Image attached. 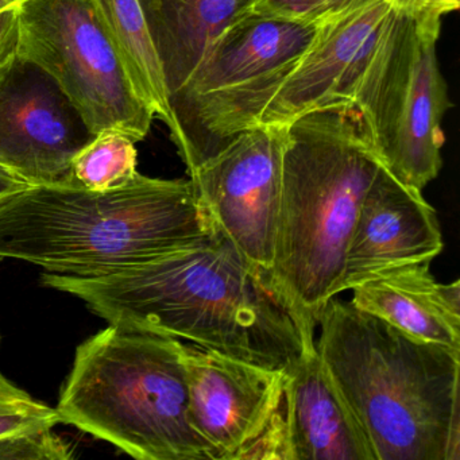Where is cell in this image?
<instances>
[{"label": "cell", "mask_w": 460, "mask_h": 460, "mask_svg": "<svg viewBox=\"0 0 460 460\" xmlns=\"http://www.w3.org/2000/svg\"><path fill=\"white\" fill-rule=\"evenodd\" d=\"M95 137L39 64L18 52L0 69V165L31 185H77L72 163Z\"/></svg>", "instance_id": "9c48e42d"}, {"label": "cell", "mask_w": 460, "mask_h": 460, "mask_svg": "<svg viewBox=\"0 0 460 460\" xmlns=\"http://www.w3.org/2000/svg\"><path fill=\"white\" fill-rule=\"evenodd\" d=\"M382 160L351 104L288 125L273 263L268 279L306 346L320 312L341 290L358 211Z\"/></svg>", "instance_id": "7a4b0ae2"}, {"label": "cell", "mask_w": 460, "mask_h": 460, "mask_svg": "<svg viewBox=\"0 0 460 460\" xmlns=\"http://www.w3.org/2000/svg\"><path fill=\"white\" fill-rule=\"evenodd\" d=\"M137 173L136 142L117 131L98 134L72 163L75 184L93 192L125 187Z\"/></svg>", "instance_id": "e0dca14e"}, {"label": "cell", "mask_w": 460, "mask_h": 460, "mask_svg": "<svg viewBox=\"0 0 460 460\" xmlns=\"http://www.w3.org/2000/svg\"><path fill=\"white\" fill-rule=\"evenodd\" d=\"M22 0H0V10L6 9V7L20 4Z\"/></svg>", "instance_id": "d4e9b609"}, {"label": "cell", "mask_w": 460, "mask_h": 460, "mask_svg": "<svg viewBox=\"0 0 460 460\" xmlns=\"http://www.w3.org/2000/svg\"><path fill=\"white\" fill-rule=\"evenodd\" d=\"M390 10L387 0H358L324 21L261 112L257 125L288 126L311 112L349 104L352 83Z\"/></svg>", "instance_id": "8fae6325"}, {"label": "cell", "mask_w": 460, "mask_h": 460, "mask_svg": "<svg viewBox=\"0 0 460 460\" xmlns=\"http://www.w3.org/2000/svg\"><path fill=\"white\" fill-rule=\"evenodd\" d=\"M288 126L255 125L190 172L199 203L249 262L273 263Z\"/></svg>", "instance_id": "ba28073f"}, {"label": "cell", "mask_w": 460, "mask_h": 460, "mask_svg": "<svg viewBox=\"0 0 460 460\" xmlns=\"http://www.w3.org/2000/svg\"><path fill=\"white\" fill-rule=\"evenodd\" d=\"M20 53L71 99L93 134L145 139L152 110L139 98L95 0H22Z\"/></svg>", "instance_id": "52a82bcc"}, {"label": "cell", "mask_w": 460, "mask_h": 460, "mask_svg": "<svg viewBox=\"0 0 460 460\" xmlns=\"http://www.w3.org/2000/svg\"><path fill=\"white\" fill-rule=\"evenodd\" d=\"M288 374L284 401L293 460H376L316 347L305 349Z\"/></svg>", "instance_id": "4fadbf2b"}, {"label": "cell", "mask_w": 460, "mask_h": 460, "mask_svg": "<svg viewBox=\"0 0 460 460\" xmlns=\"http://www.w3.org/2000/svg\"><path fill=\"white\" fill-rule=\"evenodd\" d=\"M171 98L198 71L220 34L252 0H138Z\"/></svg>", "instance_id": "9a60e30c"}, {"label": "cell", "mask_w": 460, "mask_h": 460, "mask_svg": "<svg viewBox=\"0 0 460 460\" xmlns=\"http://www.w3.org/2000/svg\"><path fill=\"white\" fill-rule=\"evenodd\" d=\"M441 18L392 7L349 93L382 163L420 192L443 166L441 123L451 107L438 60Z\"/></svg>", "instance_id": "8992f818"}, {"label": "cell", "mask_w": 460, "mask_h": 460, "mask_svg": "<svg viewBox=\"0 0 460 460\" xmlns=\"http://www.w3.org/2000/svg\"><path fill=\"white\" fill-rule=\"evenodd\" d=\"M211 228L190 180L137 173L109 192L31 185L0 200V260L26 261L47 273L101 276Z\"/></svg>", "instance_id": "277c9868"}, {"label": "cell", "mask_w": 460, "mask_h": 460, "mask_svg": "<svg viewBox=\"0 0 460 460\" xmlns=\"http://www.w3.org/2000/svg\"><path fill=\"white\" fill-rule=\"evenodd\" d=\"M31 187L25 179L18 176L14 172L7 169L6 166L0 165V200L21 192L26 188Z\"/></svg>", "instance_id": "7402d4cb"}, {"label": "cell", "mask_w": 460, "mask_h": 460, "mask_svg": "<svg viewBox=\"0 0 460 460\" xmlns=\"http://www.w3.org/2000/svg\"><path fill=\"white\" fill-rule=\"evenodd\" d=\"M72 457L68 444L53 428H37L0 438V460H66Z\"/></svg>", "instance_id": "d6986e66"}, {"label": "cell", "mask_w": 460, "mask_h": 460, "mask_svg": "<svg viewBox=\"0 0 460 460\" xmlns=\"http://www.w3.org/2000/svg\"><path fill=\"white\" fill-rule=\"evenodd\" d=\"M387 2L393 9L403 13H413L414 4H416V0H387Z\"/></svg>", "instance_id": "cb8c5ba5"}, {"label": "cell", "mask_w": 460, "mask_h": 460, "mask_svg": "<svg viewBox=\"0 0 460 460\" xmlns=\"http://www.w3.org/2000/svg\"><path fill=\"white\" fill-rule=\"evenodd\" d=\"M110 324L185 339L244 362L289 371L306 346L265 271L212 225L187 243L101 274L47 273Z\"/></svg>", "instance_id": "6da1fadb"}, {"label": "cell", "mask_w": 460, "mask_h": 460, "mask_svg": "<svg viewBox=\"0 0 460 460\" xmlns=\"http://www.w3.org/2000/svg\"><path fill=\"white\" fill-rule=\"evenodd\" d=\"M358 0H252L247 13L295 22H323Z\"/></svg>", "instance_id": "ffe728a7"}, {"label": "cell", "mask_w": 460, "mask_h": 460, "mask_svg": "<svg viewBox=\"0 0 460 460\" xmlns=\"http://www.w3.org/2000/svg\"><path fill=\"white\" fill-rule=\"evenodd\" d=\"M188 419L217 455L234 460L268 427L284 400L287 370L182 344Z\"/></svg>", "instance_id": "30bf717a"}, {"label": "cell", "mask_w": 460, "mask_h": 460, "mask_svg": "<svg viewBox=\"0 0 460 460\" xmlns=\"http://www.w3.org/2000/svg\"><path fill=\"white\" fill-rule=\"evenodd\" d=\"M20 4L0 10V69L20 52Z\"/></svg>", "instance_id": "44dd1931"}, {"label": "cell", "mask_w": 460, "mask_h": 460, "mask_svg": "<svg viewBox=\"0 0 460 460\" xmlns=\"http://www.w3.org/2000/svg\"><path fill=\"white\" fill-rule=\"evenodd\" d=\"M60 422L139 460H217L188 419L182 343L110 324L80 344L61 390Z\"/></svg>", "instance_id": "5b68a950"}, {"label": "cell", "mask_w": 460, "mask_h": 460, "mask_svg": "<svg viewBox=\"0 0 460 460\" xmlns=\"http://www.w3.org/2000/svg\"><path fill=\"white\" fill-rule=\"evenodd\" d=\"M460 0H416L413 13H435L444 15L456 12L459 9Z\"/></svg>", "instance_id": "603a6c76"}, {"label": "cell", "mask_w": 460, "mask_h": 460, "mask_svg": "<svg viewBox=\"0 0 460 460\" xmlns=\"http://www.w3.org/2000/svg\"><path fill=\"white\" fill-rule=\"evenodd\" d=\"M443 247L435 208L382 164L358 211L341 290L390 269L433 261Z\"/></svg>", "instance_id": "7c38bea8"}, {"label": "cell", "mask_w": 460, "mask_h": 460, "mask_svg": "<svg viewBox=\"0 0 460 460\" xmlns=\"http://www.w3.org/2000/svg\"><path fill=\"white\" fill-rule=\"evenodd\" d=\"M60 422L58 409L31 397L0 374V438Z\"/></svg>", "instance_id": "ac0fdd59"}, {"label": "cell", "mask_w": 460, "mask_h": 460, "mask_svg": "<svg viewBox=\"0 0 460 460\" xmlns=\"http://www.w3.org/2000/svg\"><path fill=\"white\" fill-rule=\"evenodd\" d=\"M430 263L376 274L352 288L351 303L419 341L460 351V281H436Z\"/></svg>", "instance_id": "5bb4252c"}, {"label": "cell", "mask_w": 460, "mask_h": 460, "mask_svg": "<svg viewBox=\"0 0 460 460\" xmlns=\"http://www.w3.org/2000/svg\"><path fill=\"white\" fill-rule=\"evenodd\" d=\"M316 349L376 460H459L460 351L331 298Z\"/></svg>", "instance_id": "3957f363"}, {"label": "cell", "mask_w": 460, "mask_h": 460, "mask_svg": "<svg viewBox=\"0 0 460 460\" xmlns=\"http://www.w3.org/2000/svg\"><path fill=\"white\" fill-rule=\"evenodd\" d=\"M110 36L139 98L155 117L165 122L171 136L176 130L171 93L160 56L138 0H95Z\"/></svg>", "instance_id": "2e32d148"}]
</instances>
